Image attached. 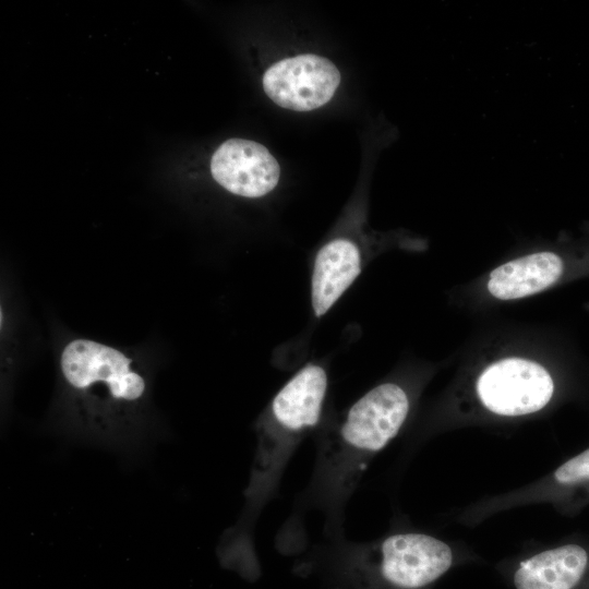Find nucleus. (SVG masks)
<instances>
[{"label": "nucleus", "mask_w": 589, "mask_h": 589, "mask_svg": "<svg viewBox=\"0 0 589 589\" xmlns=\"http://www.w3.org/2000/svg\"><path fill=\"white\" fill-rule=\"evenodd\" d=\"M377 579L386 589H425L455 562L452 548L424 533H396L373 550Z\"/></svg>", "instance_id": "3"}, {"label": "nucleus", "mask_w": 589, "mask_h": 589, "mask_svg": "<svg viewBox=\"0 0 589 589\" xmlns=\"http://www.w3.org/2000/svg\"><path fill=\"white\" fill-rule=\"evenodd\" d=\"M340 83V73L328 59L301 55L283 59L263 76L266 95L278 106L308 111L325 105Z\"/></svg>", "instance_id": "5"}, {"label": "nucleus", "mask_w": 589, "mask_h": 589, "mask_svg": "<svg viewBox=\"0 0 589 589\" xmlns=\"http://www.w3.org/2000/svg\"><path fill=\"white\" fill-rule=\"evenodd\" d=\"M553 478L565 485L589 482V448L561 465Z\"/></svg>", "instance_id": "10"}, {"label": "nucleus", "mask_w": 589, "mask_h": 589, "mask_svg": "<svg viewBox=\"0 0 589 589\" xmlns=\"http://www.w3.org/2000/svg\"><path fill=\"white\" fill-rule=\"evenodd\" d=\"M515 589H589V550L565 544L536 553L512 573Z\"/></svg>", "instance_id": "7"}, {"label": "nucleus", "mask_w": 589, "mask_h": 589, "mask_svg": "<svg viewBox=\"0 0 589 589\" xmlns=\"http://www.w3.org/2000/svg\"><path fill=\"white\" fill-rule=\"evenodd\" d=\"M409 411L406 392L381 384L352 405L339 431L337 448L323 453L316 489L323 501H344L369 460L396 436Z\"/></svg>", "instance_id": "2"}, {"label": "nucleus", "mask_w": 589, "mask_h": 589, "mask_svg": "<svg viewBox=\"0 0 589 589\" xmlns=\"http://www.w3.org/2000/svg\"><path fill=\"white\" fill-rule=\"evenodd\" d=\"M360 253L349 240L337 239L316 254L312 275V306L325 314L360 274Z\"/></svg>", "instance_id": "9"}, {"label": "nucleus", "mask_w": 589, "mask_h": 589, "mask_svg": "<svg viewBox=\"0 0 589 589\" xmlns=\"http://www.w3.org/2000/svg\"><path fill=\"white\" fill-rule=\"evenodd\" d=\"M67 428L108 447H135L143 438L145 377L120 350L91 339L67 344L60 357ZM64 419V420H65Z\"/></svg>", "instance_id": "1"}, {"label": "nucleus", "mask_w": 589, "mask_h": 589, "mask_svg": "<svg viewBox=\"0 0 589 589\" xmlns=\"http://www.w3.org/2000/svg\"><path fill=\"white\" fill-rule=\"evenodd\" d=\"M211 172L215 181L229 192L244 197H260L276 187L280 167L262 144L230 139L213 154Z\"/></svg>", "instance_id": "6"}, {"label": "nucleus", "mask_w": 589, "mask_h": 589, "mask_svg": "<svg viewBox=\"0 0 589 589\" xmlns=\"http://www.w3.org/2000/svg\"><path fill=\"white\" fill-rule=\"evenodd\" d=\"M554 383L539 363L506 358L488 366L477 382V393L486 409L515 417L537 412L551 400Z\"/></svg>", "instance_id": "4"}, {"label": "nucleus", "mask_w": 589, "mask_h": 589, "mask_svg": "<svg viewBox=\"0 0 589 589\" xmlns=\"http://www.w3.org/2000/svg\"><path fill=\"white\" fill-rule=\"evenodd\" d=\"M563 273L562 259L552 251H539L500 265L490 274L489 292L500 300H515L552 286Z\"/></svg>", "instance_id": "8"}]
</instances>
